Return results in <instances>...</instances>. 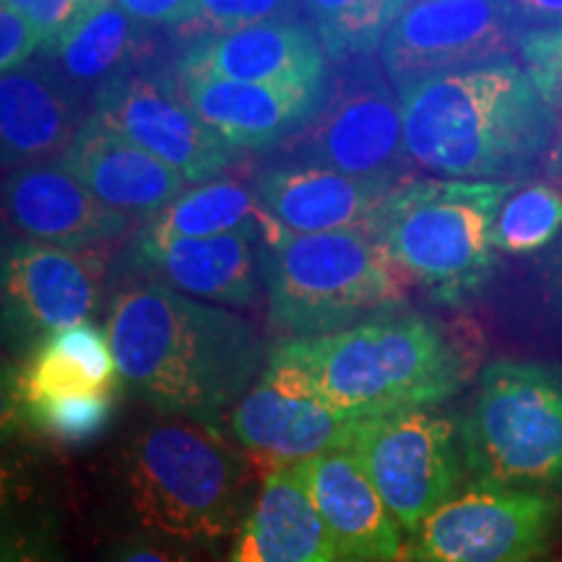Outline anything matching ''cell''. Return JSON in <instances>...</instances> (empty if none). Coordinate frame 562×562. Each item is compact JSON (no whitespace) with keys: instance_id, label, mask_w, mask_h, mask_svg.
<instances>
[{"instance_id":"cell-11","label":"cell","mask_w":562,"mask_h":562,"mask_svg":"<svg viewBox=\"0 0 562 562\" xmlns=\"http://www.w3.org/2000/svg\"><path fill=\"white\" fill-rule=\"evenodd\" d=\"M529 32L510 0H414L381 45L393 87L505 58Z\"/></svg>"},{"instance_id":"cell-27","label":"cell","mask_w":562,"mask_h":562,"mask_svg":"<svg viewBox=\"0 0 562 562\" xmlns=\"http://www.w3.org/2000/svg\"><path fill=\"white\" fill-rule=\"evenodd\" d=\"M302 5L311 13L326 58L344 63L368 58L381 47L409 0H302Z\"/></svg>"},{"instance_id":"cell-38","label":"cell","mask_w":562,"mask_h":562,"mask_svg":"<svg viewBox=\"0 0 562 562\" xmlns=\"http://www.w3.org/2000/svg\"><path fill=\"white\" fill-rule=\"evenodd\" d=\"M87 9H100V5H110V0H83Z\"/></svg>"},{"instance_id":"cell-37","label":"cell","mask_w":562,"mask_h":562,"mask_svg":"<svg viewBox=\"0 0 562 562\" xmlns=\"http://www.w3.org/2000/svg\"><path fill=\"white\" fill-rule=\"evenodd\" d=\"M550 271H552V290L558 294L560 305H562V240L554 250V256L550 258Z\"/></svg>"},{"instance_id":"cell-10","label":"cell","mask_w":562,"mask_h":562,"mask_svg":"<svg viewBox=\"0 0 562 562\" xmlns=\"http://www.w3.org/2000/svg\"><path fill=\"white\" fill-rule=\"evenodd\" d=\"M300 138V161L305 165L393 186L404 175L402 100L364 63L339 74L326 91L321 112Z\"/></svg>"},{"instance_id":"cell-22","label":"cell","mask_w":562,"mask_h":562,"mask_svg":"<svg viewBox=\"0 0 562 562\" xmlns=\"http://www.w3.org/2000/svg\"><path fill=\"white\" fill-rule=\"evenodd\" d=\"M76 89L60 70L26 63L0 81V133L5 167L60 159L81 131Z\"/></svg>"},{"instance_id":"cell-18","label":"cell","mask_w":562,"mask_h":562,"mask_svg":"<svg viewBox=\"0 0 562 562\" xmlns=\"http://www.w3.org/2000/svg\"><path fill=\"white\" fill-rule=\"evenodd\" d=\"M3 209L11 227L26 240L83 250L121 237L128 216L87 191L60 165H26L5 175Z\"/></svg>"},{"instance_id":"cell-30","label":"cell","mask_w":562,"mask_h":562,"mask_svg":"<svg viewBox=\"0 0 562 562\" xmlns=\"http://www.w3.org/2000/svg\"><path fill=\"white\" fill-rule=\"evenodd\" d=\"M292 3L294 0H201L193 21L201 24V34H224L273 21Z\"/></svg>"},{"instance_id":"cell-6","label":"cell","mask_w":562,"mask_h":562,"mask_svg":"<svg viewBox=\"0 0 562 562\" xmlns=\"http://www.w3.org/2000/svg\"><path fill=\"white\" fill-rule=\"evenodd\" d=\"M516 182L427 180L389 195L372 235L435 302L463 305L495 271L497 211Z\"/></svg>"},{"instance_id":"cell-8","label":"cell","mask_w":562,"mask_h":562,"mask_svg":"<svg viewBox=\"0 0 562 562\" xmlns=\"http://www.w3.org/2000/svg\"><path fill=\"white\" fill-rule=\"evenodd\" d=\"M349 451L360 459L402 531L409 533L451 501L461 482V432L453 419L432 409L360 419Z\"/></svg>"},{"instance_id":"cell-35","label":"cell","mask_w":562,"mask_h":562,"mask_svg":"<svg viewBox=\"0 0 562 562\" xmlns=\"http://www.w3.org/2000/svg\"><path fill=\"white\" fill-rule=\"evenodd\" d=\"M513 11L518 19L531 21V24L542 26H560L562 24V0H510Z\"/></svg>"},{"instance_id":"cell-9","label":"cell","mask_w":562,"mask_h":562,"mask_svg":"<svg viewBox=\"0 0 562 562\" xmlns=\"http://www.w3.org/2000/svg\"><path fill=\"white\" fill-rule=\"evenodd\" d=\"M550 492L474 482L412 533L398 562H529L560 518Z\"/></svg>"},{"instance_id":"cell-23","label":"cell","mask_w":562,"mask_h":562,"mask_svg":"<svg viewBox=\"0 0 562 562\" xmlns=\"http://www.w3.org/2000/svg\"><path fill=\"white\" fill-rule=\"evenodd\" d=\"M229 562H339V547L294 467L263 476Z\"/></svg>"},{"instance_id":"cell-39","label":"cell","mask_w":562,"mask_h":562,"mask_svg":"<svg viewBox=\"0 0 562 562\" xmlns=\"http://www.w3.org/2000/svg\"><path fill=\"white\" fill-rule=\"evenodd\" d=\"M341 562H349V560H341Z\"/></svg>"},{"instance_id":"cell-34","label":"cell","mask_w":562,"mask_h":562,"mask_svg":"<svg viewBox=\"0 0 562 562\" xmlns=\"http://www.w3.org/2000/svg\"><path fill=\"white\" fill-rule=\"evenodd\" d=\"M138 24L178 26L199 16L201 0H115Z\"/></svg>"},{"instance_id":"cell-36","label":"cell","mask_w":562,"mask_h":562,"mask_svg":"<svg viewBox=\"0 0 562 562\" xmlns=\"http://www.w3.org/2000/svg\"><path fill=\"white\" fill-rule=\"evenodd\" d=\"M531 81L537 83L539 94L544 97V102L550 104L552 110H562V70H554V74L544 76H531Z\"/></svg>"},{"instance_id":"cell-5","label":"cell","mask_w":562,"mask_h":562,"mask_svg":"<svg viewBox=\"0 0 562 562\" xmlns=\"http://www.w3.org/2000/svg\"><path fill=\"white\" fill-rule=\"evenodd\" d=\"M261 237V277L273 331L313 339L404 305L406 273L368 229L294 235L263 214Z\"/></svg>"},{"instance_id":"cell-15","label":"cell","mask_w":562,"mask_h":562,"mask_svg":"<svg viewBox=\"0 0 562 562\" xmlns=\"http://www.w3.org/2000/svg\"><path fill=\"white\" fill-rule=\"evenodd\" d=\"M178 76L180 81L328 83L318 34L281 19L224 34H201L180 55Z\"/></svg>"},{"instance_id":"cell-32","label":"cell","mask_w":562,"mask_h":562,"mask_svg":"<svg viewBox=\"0 0 562 562\" xmlns=\"http://www.w3.org/2000/svg\"><path fill=\"white\" fill-rule=\"evenodd\" d=\"M42 47H45V42H42L37 26L26 16H21L13 5L3 3V11H0V68H3V74L26 66L32 53L42 50Z\"/></svg>"},{"instance_id":"cell-7","label":"cell","mask_w":562,"mask_h":562,"mask_svg":"<svg viewBox=\"0 0 562 562\" xmlns=\"http://www.w3.org/2000/svg\"><path fill=\"white\" fill-rule=\"evenodd\" d=\"M459 432L476 482L562 490V364H487Z\"/></svg>"},{"instance_id":"cell-26","label":"cell","mask_w":562,"mask_h":562,"mask_svg":"<svg viewBox=\"0 0 562 562\" xmlns=\"http://www.w3.org/2000/svg\"><path fill=\"white\" fill-rule=\"evenodd\" d=\"M263 211L256 193L232 180H211L182 193L146 224V232L161 240L175 237H220L229 232L261 227Z\"/></svg>"},{"instance_id":"cell-21","label":"cell","mask_w":562,"mask_h":562,"mask_svg":"<svg viewBox=\"0 0 562 562\" xmlns=\"http://www.w3.org/2000/svg\"><path fill=\"white\" fill-rule=\"evenodd\" d=\"M58 165L104 206L121 211L128 220H154L188 186L178 170L112 131L97 115L87 117Z\"/></svg>"},{"instance_id":"cell-33","label":"cell","mask_w":562,"mask_h":562,"mask_svg":"<svg viewBox=\"0 0 562 562\" xmlns=\"http://www.w3.org/2000/svg\"><path fill=\"white\" fill-rule=\"evenodd\" d=\"M104 562H206L203 552L188 550V547L165 542V539L149 537V533H131L117 539L110 547Z\"/></svg>"},{"instance_id":"cell-12","label":"cell","mask_w":562,"mask_h":562,"mask_svg":"<svg viewBox=\"0 0 562 562\" xmlns=\"http://www.w3.org/2000/svg\"><path fill=\"white\" fill-rule=\"evenodd\" d=\"M108 258L94 250L11 240L3 250V331L34 349L47 336L89 323L100 311Z\"/></svg>"},{"instance_id":"cell-31","label":"cell","mask_w":562,"mask_h":562,"mask_svg":"<svg viewBox=\"0 0 562 562\" xmlns=\"http://www.w3.org/2000/svg\"><path fill=\"white\" fill-rule=\"evenodd\" d=\"M3 3L13 5L21 16H26L37 26L42 42H45L42 53H50L74 30L76 21L91 11L83 0H3Z\"/></svg>"},{"instance_id":"cell-29","label":"cell","mask_w":562,"mask_h":562,"mask_svg":"<svg viewBox=\"0 0 562 562\" xmlns=\"http://www.w3.org/2000/svg\"><path fill=\"white\" fill-rule=\"evenodd\" d=\"M21 414L34 430L68 442V446H79V442L94 440L97 435L108 430L112 414H115V393H110V396L60 398V402L21 409Z\"/></svg>"},{"instance_id":"cell-28","label":"cell","mask_w":562,"mask_h":562,"mask_svg":"<svg viewBox=\"0 0 562 562\" xmlns=\"http://www.w3.org/2000/svg\"><path fill=\"white\" fill-rule=\"evenodd\" d=\"M562 232V191L550 182L516 188L497 211L492 243L503 252H533Z\"/></svg>"},{"instance_id":"cell-25","label":"cell","mask_w":562,"mask_h":562,"mask_svg":"<svg viewBox=\"0 0 562 562\" xmlns=\"http://www.w3.org/2000/svg\"><path fill=\"white\" fill-rule=\"evenodd\" d=\"M140 42V26L117 5H100L76 21L47 58L58 63L66 79L81 87L104 83L128 74Z\"/></svg>"},{"instance_id":"cell-24","label":"cell","mask_w":562,"mask_h":562,"mask_svg":"<svg viewBox=\"0 0 562 562\" xmlns=\"http://www.w3.org/2000/svg\"><path fill=\"white\" fill-rule=\"evenodd\" d=\"M121 385L108 334L94 323L47 336L26 357L16 381L21 409L60 398L110 396Z\"/></svg>"},{"instance_id":"cell-14","label":"cell","mask_w":562,"mask_h":562,"mask_svg":"<svg viewBox=\"0 0 562 562\" xmlns=\"http://www.w3.org/2000/svg\"><path fill=\"white\" fill-rule=\"evenodd\" d=\"M261 227L220 237L161 240L140 229L123 256V269L151 284L195 300L248 307L261 284Z\"/></svg>"},{"instance_id":"cell-19","label":"cell","mask_w":562,"mask_h":562,"mask_svg":"<svg viewBox=\"0 0 562 562\" xmlns=\"http://www.w3.org/2000/svg\"><path fill=\"white\" fill-rule=\"evenodd\" d=\"M357 422L318 398L261 378L235 404L229 427L245 451L258 456L271 472L349 448Z\"/></svg>"},{"instance_id":"cell-1","label":"cell","mask_w":562,"mask_h":562,"mask_svg":"<svg viewBox=\"0 0 562 562\" xmlns=\"http://www.w3.org/2000/svg\"><path fill=\"white\" fill-rule=\"evenodd\" d=\"M104 334L133 396L201 425L240 402L263 362L243 318L151 281L115 294Z\"/></svg>"},{"instance_id":"cell-17","label":"cell","mask_w":562,"mask_h":562,"mask_svg":"<svg viewBox=\"0 0 562 562\" xmlns=\"http://www.w3.org/2000/svg\"><path fill=\"white\" fill-rule=\"evenodd\" d=\"M182 97L229 149L258 151L302 133L326 102L328 83H240L182 79Z\"/></svg>"},{"instance_id":"cell-2","label":"cell","mask_w":562,"mask_h":562,"mask_svg":"<svg viewBox=\"0 0 562 562\" xmlns=\"http://www.w3.org/2000/svg\"><path fill=\"white\" fill-rule=\"evenodd\" d=\"M463 368L438 323L396 311L339 334L279 341L261 378L368 419L432 409L461 389Z\"/></svg>"},{"instance_id":"cell-13","label":"cell","mask_w":562,"mask_h":562,"mask_svg":"<svg viewBox=\"0 0 562 562\" xmlns=\"http://www.w3.org/2000/svg\"><path fill=\"white\" fill-rule=\"evenodd\" d=\"M94 115L188 182H211L232 149L195 115L170 74L128 70L97 89Z\"/></svg>"},{"instance_id":"cell-4","label":"cell","mask_w":562,"mask_h":562,"mask_svg":"<svg viewBox=\"0 0 562 562\" xmlns=\"http://www.w3.org/2000/svg\"><path fill=\"white\" fill-rule=\"evenodd\" d=\"M250 463L214 425L154 422L133 432L117 484L140 533L216 552L240 533L250 510Z\"/></svg>"},{"instance_id":"cell-16","label":"cell","mask_w":562,"mask_h":562,"mask_svg":"<svg viewBox=\"0 0 562 562\" xmlns=\"http://www.w3.org/2000/svg\"><path fill=\"white\" fill-rule=\"evenodd\" d=\"M396 188L393 182L349 178L305 161L269 167L252 182V193L263 214L294 235L372 232Z\"/></svg>"},{"instance_id":"cell-3","label":"cell","mask_w":562,"mask_h":562,"mask_svg":"<svg viewBox=\"0 0 562 562\" xmlns=\"http://www.w3.org/2000/svg\"><path fill=\"white\" fill-rule=\"evenodd\" d=\"M396 91L406 157L442 178L516 175L552 138V108L529 70L508 58L442 70Z\"/></svg>"},{"instance_id":"cell-20","label":"cell","mask_w":562,"mask_h":562,"mask_svg":"<svg viewBox=\"0 0 562 562\" xmlns=\"http://www.w3.org/2000/svg\"><path fill=\"white\" fill-rule=\"evenodd\" d=\"M315 508L331 531L339 558L349 562H398L402 526L349 448L294 463Z\"/></svg>"}]
</instances>
